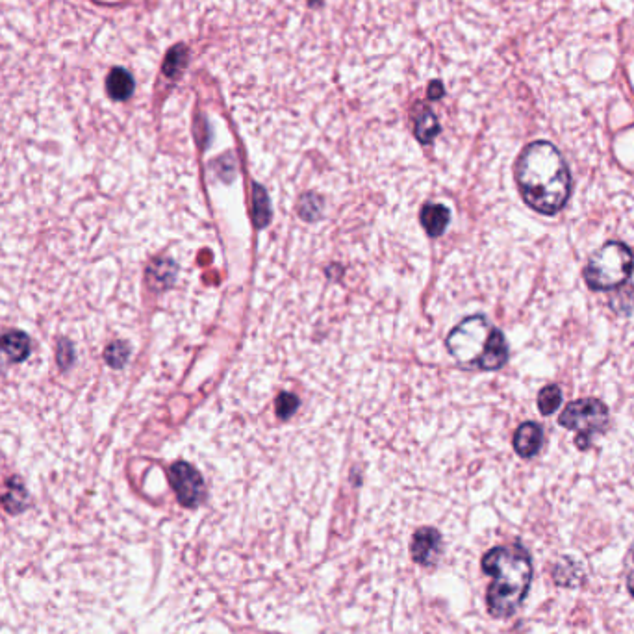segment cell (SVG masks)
Listing matches in <instances>:
<instances>
[{"label": "cell", "mask_w": 634, "mask_h": 634, "mask_svg": "<svg viewBox=\"0 0 634 634\" xmlns=\"http://www.w3.org/2000/svg\"><path fill=\"white\" fill-rule=\"evenodd\" d=\"M516 182L525 203L544 216H555L570 199V167L549 141H534L523 149Z\"/></svg>", "instance_id": "6da1fadb"}, {"label": "cell", "mask_w": 634, "mask_h": 634, "mask_svg": "<svg viewBox=\"0 0 634 634\" xmlns=\"http://www.w3.org/2000/svg\"><path fill=\"white\" fill-rule=\"evenodd\" d=\"M482 571L492 577L486 607L497 620L516 614L533 583V558L520 544L490 549L482 557Z\"/></svg>", "instance_id": "7a4b0ae2"}, {"label": "cell", "mask_w": 634, "mask_h": 634, "mask_svg": "<svg viewBox=\"0 0 634 634\" xmlns=\"http://www.w3.org/2000/svg\"><path fill=\"white\" fill-rule=\"evenodd\" d=\"M449 353L462 368L495 371L508 360V343L503 332L484 316H471L451 330Z\"/></svg>", "instance_id": "3957f363"}, {"label": "cell", "mask_w": 634, "mask_h": 634, "mask_svg": "<svg viewBox=\"0 0 634 634\" xmlns=\"http://www.w3.org/2000/svg\"><path fill=\"white\" fill-rule=\"evenodd\" d=\"M634 271V253L622 241H607L597 249L584 267V280L590 290L607 292L622 288Z\"/></svg>", "instance_id": "277c9868"}, {"label": "cell", "mask_w": 634, "mask_h": 634, "mask_svg": "<svg viewBox=\"0 0 634 634\" xmlns=\"http://www.w3.org/2000/svg\"><path fill=\"white\" fill-rule=\"evenodd\" d=\"M560 427L577 432L575 445L586 451L597 434H603L609 427V408L594 397H584L566 406L558 418Z\"/></svg>", "instance_id": "5b68a950"}, {"label": "cell", "mask_w": 634, "mask_h": 634, "mask_svg": "<svg viewBox=\"0 0 634 634\" xmlns=\"http://www.w3.org/2000/svg\"><path fill=\"white\" fill-rule=\"evenodd\" d=\"M169 482L178 497V503L182 507L197 508L206 497L201 473L190 466L188 462H175L169 470Z\"/></svg>", "instance_id": "8992f818"}, {"label": "cell", "mask_w": 634, "mask_h": 634, "mask_svg": "<svg viewBox=\"0 0 634 634\" xmlns=\"http://www.w3.org/2000/svg\"><path fill=\"white\" fill-rule=\"evenodd\" d=\"M440 555H442V534L438 533L434 527L419 529L410 544L412 560L423 568H431L438 562Z\"/></svg>", "instance_id": "52a82bcc"}, {"label": "cell", "mask_w": 634, "mask_h": 634, "mask_svg": "<svg viewBox=\"0 0 634 634\" xmlns=\"http://www.w3.org/2000/svg\"><path fill=\"white\" fill-rule=\"evenodd\" d=\"M544 444V431L538 423L525 421L514 434V449L521 458H533Z\"/></svg>", "instance_id": "ba28073f"}, {"label": "cell", "mask_w": 634, "mask_h": 634, "mask_svg": "<svg viewBox=\"0 0 634 634\" xmlns=\"http://www.w3.org/2000/svg\"><path fill=\"white\" fill-rule=\"evenodd\" d=\"M0 349L15 364L25 362L30 355V338L23 330H6L0 334Z\"/></svg>", "instance_id": "9c48e42d"}, {"label": "cell", "mask_w": 634, "mask_h": 634, "mask_svg": "<svg viewBox=\"0 0 634 634\" xmlns=\"http://www.w3.org/2000/svg\"><path fill=\"white\" fill-rule=\"evenodd\" d=\"M134 88H136L134 77L123 67H114L106 78V91L112 101H128L134 93Z\"/></svg>", "instance_id": "30bf717a"}, {"label": "cell", "mask_w": 634, "mask_h": 634, "mask_svg": "<svg viewBox=\"0 0 634 634\" xmlns=\"http://www.w3.org/2000/svg\"><path fill=\"white\" fill-rule=\"evenodd\" d=\"M449 210L444 204H427L421 210V225L431 236H440L449 225Z\"/></svg>", "instance_id": "8fae6325"}, {"label": "cell", "mask_w": 634, "mask_h": 634, "mask_svg": "<svg viewBox=\"0 0 634 634\" xmlns=\"http://www.w3.org/2000/svg\"><path fill=\"white\" fill-rule=\"evenodd\" d=\"M2 505L10 514H19L28 505V492H26L23 482L19 481L17 477L10 481V490L2 497Z\"/></svg>", "instance_id": "7c38bea8"}, {"label": "cell", "mask_w": 634, "mask_h": 634, "mask_svg": "<svg viewBox=\"0 0 634 634\" xmlns=\"http://www.w3.org/2000/svg\"><path fill=\"white\" fill-rule=\"evenodd\" d=\"M562 405V390L557 384H549L546 388H542V392L538 394V408L544 416L555 414Z\"/></svg>", "instance_id": "4fadbf2b"}, {"label": "cell", "mask_w": 634, "mask_h": 634, "mask_svg": "<svg viewBox=\"0 0 634 634\" xmlns=\"http://www.w3.org/2000/svg\"><path fill=\"white\" fill-rule=\"evenodd\" d=\"M438 130H440V127H438L436 115L425 108L419 115L418 121H416V136H418V140L421 143H431L436 138Z\"/></svg>", "instance_id": "5bb4252c"}, {"label": "cell", "mask_w": 634, "mask_h": 634, "mask_svg": "<svg viewBox=\"0 0 634 634\" xmlns=\"http://www.w3.org/2000/svg\"><path fill=\"white\" fill-rule=\"evenodd\" d=\"M175 271H177L175 264H171V262H167V260H160V262H156V264L151 267L149 280H151V284H153L156 290H162L164 286H169V284L173 282V279H175Z\"/></svg>", "instance_id": "9a60e30c"}, {"label": "cell", "mask_w": 634, "mask_h": 634, "mask_svg": "<svg viewBox=\"0 0 634 634\" xmlns=\"http://www.w3.org/2000/svg\"><path fill=\"white\" fill-rule=\"evenodd\" d=\"M254 223L262 229L269 223V217H271V210H269V199H267V193L262 186L254 184Z\"/></svg>", "instance_id": "2e32d148"}, {"label": "cell", "mask_w": 634, "mask_h": 634, "mask_svg": "<svg viewBox=\"0 0 634 634\" xmlns=\"http://www.w3.org/2000/svg\"><path fill=\"white\" fill-rule=\"evenodd\" d=\"M570 566V560H560L555 568V583L560 586H577L583 581V573L579 571V566L573 562L571 564V570H568Z\"/></svg>", "instance_id": "e0dca14e"}, {"label": "cell", "mask_w": 634, "mask_h": 634, "mask_svg": "<svg viewBox=\"0 0 634 634\" xmlns=\"http://www.w3.org/2000/svg\"><path fill=\"white\" fill-rule=\"evenodd\" d=\"M128 356H130V347L127 342L110 343L104 351V360L108 362L110 368H123L128 362Z\"/></svg>", "instance_id": "ac0fdd59"}, {"label": "cell", "mask_w": 634, "mask_h": 634, "mask_svg": "<svg viewBox=\"0 0 634 634\" xmlns=\"http://www.w3.org/2000/svg\"><path fill=\"white\" fill-rule=\"evenodd\" d=\"M186 64V51L184 47H175L173 51L167 54V60L164 64V73L167 77H177L178 73L184 69Z\"/></svg>", "instance_id": "d6986e66"}, {"label": "cell", "mask_w": 634, "mask_h": 634, "mask_svg": "<svg viewBox=\"0 0 634 634\" xmlns=\"http://www.w3.org/2000/svg\"><path fill=\"white\" fill-rule=\"evenodd\" d=\"M56 360H58V366H60L62 371H67V369L71 368V366H73V360H75L73 343L62 338V340L58 342V349H56Z\"/></svg>", "instance_id": "ffe728a7"}, {"label": "cell", "mask_w": 634, "mask_h": 634, "mask_svg": "<svg viewBox=\"0 0 634 634\" xmlns=\"http://www.w3.org/2000/svg\"><path fill=\"white\" fill-rule=\"evenodd\" d=\"M297 406H299V399H297L295 395H280L279 401H277V414H279V418H290L293 412L297 410Z\"/></svg>", "instance_id": "44dd1931"}, {"label": "cell", "mask_w": 634, "mask_h": 634, "mask_svg": "<svg viewBox=\"0 0 634 634\" xmlns=\"http://www.w3.org/2000/svg\"><path fill=\"white\" fill-rule=\"evenodd\" d=\"M625 577H627V590L629 594L634 597V544L629 551V557H627V566H625Z\"/></svg>", "instance_id": "7402d4cb"}]
</instances>
